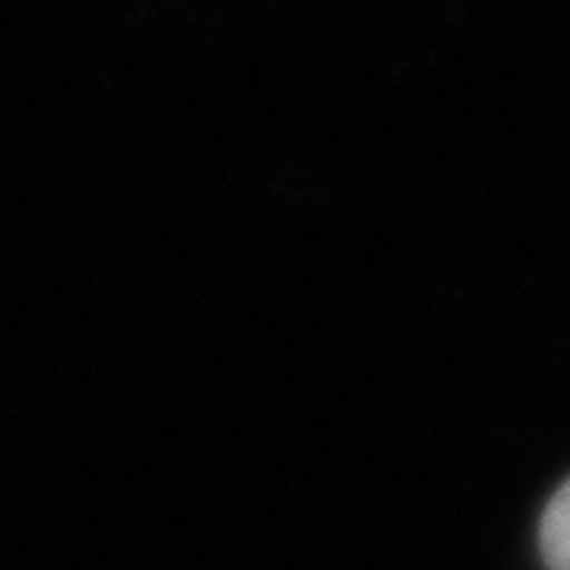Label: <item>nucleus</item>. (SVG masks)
<instances>
[{
	"label": "nucleus",
	"mask_w": 570,
	"mask_h": 570,
	"mask_svg": "<svg viewBox=\"0 0 570 570\" xmlns=\"http://www.w3.org/2000/svg\"><path fill=\"white\" fill-rule=\"evenodd\" d=\"M542 554L549 570H570V482L551 498L542 517Z\"/></svg>",
	"instance_id": "nucleus-1"
}]
</instances>
